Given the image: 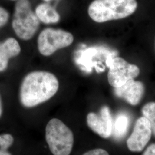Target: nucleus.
I'll return each instance as SVG.
<instances>
[{
    "label": "nucleus",
    "mask_w": 155,
    "mask_h": 155,
    "mask_svg": "<svg viewBox=\"0 0 155 155\" xmlns=\"http://www.w3.org/2000/svg\"><path fill=\"white\" fill-rule=\"evenodd\" d=\"M45 1H46V2H48V1H50L51 0H44Z\"/></svg>",
    "instance_id": "aec40b11"
},
{
    "label": "nucleus",
    "mask_w": 155,
    "mask_h": 155,
    "mask_svg": "<svg viewBox=\"0 0 155 155\" xmlns=\"http://www.w3.org/2000/svg\"><path fill=\"white\" fill-rule=\"evenodd\" d=\"M145 93L143 83L135 81L133 79L128 81L122 86L114 88V94L117 97L125 100L131 105H138Z\"/></svg>",
    "instance_id": "1a4fd4ad"
},
{
    "label": "nucleus",
    "mask_w": 155,
    "mask_h": 155,
    "mask_svg": "<svg viewBox=\"0 0 155 155\" xmlns=\"http://www.w3.org/2000/svg\"><path fill=\"white\" fill-rule=\"evenodd\" d=\"M74 36L71 33L61 29L47 28L39 35L38 49L43 55L50 56L56 51L71 45Z\"/></svg>",
    "instance_id": "39448f33"
},
{
    "label": "nucleus",
    "mask_w": 155,
    "mask_h": 155,
    "mask_svg": "<svg viewBox=\"0 0 155 155\" xmlns=\"http://www.w3.org/2000/svg\"><path fill=\"white\" fill-rule=\"evenodd\" d=\"M12 1H16V0H12Z\"/></svg>",
    "instance_id": "412c9836"
},
{
    "label": "nucleus",
    "mask_w": 155,
    "mask_h": 155,
    "mask_svg": "<svg viewBox=\"0 0 155 155\" xmlns=\"http://www.w3.org/2000/svg\"><path fill=\"white\" fill-rule=\"evenodd\" d=\"M20 51V46L14 38H9L0 44V71L5 70L9 59L18 55Z\"/></svg>",
    "instance_id": "9d476101"
},
{
    "label": "nucleus",
    "mask_w": 155,
    "mask_h": 155,
    "mask_svg": "<svg viewBox=\"0 0 155 155\" xmlns=\"http://www.w3.org/2000/svg\"><path fill=\"white\" fill-rule=\"evenodd\" d=\"M9 18L8 12L5 9L0 7V27L5 25Z\"/></svg>",
    "instance_id": "2eb2a0df"
},
{
    "label": "nucleus",
    "mask_w": 155,
    "mask_h": 155,
    "mask_svg": "<svg viewBox=\"0 0 155 155\" xmlns=\"http://www.w3.org/2000/svg\"><path fill=\"white\" fill-rule=\"evenodd\" d=\"M109 66L107 79L114 88L120 87L128 81L137 77L140 72L139 67L129 63L121 57L111 59Z\"/></svg>",
    "instance_id": "423d86ee"
},
{
    "label": "nucleus",
    "mask_w": 155,
    "mask_h": 155,
    "mask_svg": "<svg viewBox=\"0 0 155 155\" xmlns=\"http://www.w3.org/2000/svg\"><path fill=\"white\" fill-rule=\"evenodd\" d=\"M39 18L31 9L29 0H17L12 27L17 36L24 40L31 39L39 28Z\"/></svg>",
    "instance_id": "20e7f679"
},
{
    "label": "nucleus",
    "mask_w": 155,
    "mask_h": 155,
    "mask_svg": "<svg viewBox=\"0 0 155 155\" xmlns=\"http://www.w3.org/2000/svg\"><path fill=\"white\" fill-rule=\"evenodd\" d=\"M0 155H11L10 153H9L7 150H4L0 148Z\"/></svg>",
    "instance_id": "a211bd4d"
},
{
    "label": "nucleus",
    "mask_w": 155,
    "mask_h": 155,
    "mask_svg": "<svg viewBox=\"0 0 155 155\" xmlns=\"http://www.w3.org/2000/svg\"><path fill=\"white\" fill-rule=\"evenodd\" d=\"M137 8L136 0H94L90 5L88 13L97 22H104L126 18Z\"/></svg>",
    "instance_id": "f03ea898"
},
{
    "label": "nucleus",
    "mask_w": 155,
    "mask_h": 155,
    "mask_svg": "<svg viewBox=\"0 0 155 155\" xmlns=\"http://www.w3.org/2000/svg\"><path fill=\"white\" fill-rule=\"evenodd\" d=\"M141 111L144 117L150 121L152 132L155 136V102L146 104L143 107Z\"/></svg>",
    "instance_id": "ddd939ff"
},
{
    "label": "nucleus",
    "mask_w": 155,
    "mask_h": 155,
    "mask_svg": "<svg viewBox=\"0 0 155 155\" xmlns=\"http://www.w3.org/2000/svg\"><path fill=\"white\" fill-rule=\"evenodd\" d=\"M83 155H109V154L106 150L98 148L90 150L88 152L84 153Z\"/></svg>",
    "instance_id": "dca6fc26"
},
{
    "label": "nucleus",
    "mask_w": 155,
    "mask_h": 155,
    "mask_svg": "<svg viewBox=\"0 0 155 155\" xmlns=\"http://www.w3.org/2000/svg\"><path fill=\"white\" fill-rule=\"evenodd\" d=\"M152 133L148 120L144 116L140 117L135 123L132 133L127 140L128 149L133 152L142 151L151 138Z\"/></svg>",
    "instance_id": "0eeeda50"
},
{
    "label": "nucleus",
    "mask_w": 155,
    "mask_h": 155,
    "mask_svg": "<svg viewBox=\"0 0 155 155\" xmlns=\"http://www.w3.org/2000/svg\"><path fill=\"white\" fill-rule=\"evenodd\" d=\"M14 139L10 134H3L0 135V148L4 150L8 149L13 143Z\"/></svg>",
    "instance_id": "4468645a"
},
{
    "label": "nucleus",
    "mask_w": 155,
    "mask_h": 155,
    "mask_svg": "<svg viewBox=\"0 0 155 155\" xmlns=\"http://www.w3.org/2000/svg\"><path fill=\"white\" fill-rule=\"evenodd\" d=\"M45 139L54 155H70L72 151L74 137L70 128L57 118L48 122L45 128Z\"/></svg>",
    "instance_id": "7ed1b4c3"
},
{
    "label": "nucleus",
    "mask_w": 155,
    "mask_h": 155,
    "mask_svg": "<svg viewBox=\"0 0 155 155\" xmlns=\"http://www.w3.org/2000/svg\"><path fill=\"white\" fill-rule=\"evenodd\" d=\"M1 114H2V105H1V101L0 98V117L1 116Z\"/></svg>",
    "instance_id": "6ab92c4d"
},
{
    "label": "nucleus",
    "mask_w": 155,
    "mask_h": 155,
    "mask_svg": "<svg viewBox=\"0 0 155 155\" xmlns=\"http://www.w3.org/2000/svg\"><path fill=\"white\" fill-rule=\"evenodd\" d=\"M143 155H155V144H151L148 147Z\"/></svg>",
    "instance_id": "f3484780"
},
{
    "label": "nucleus",
    "mask_w": 155,
    "mask_h": 155,
    "mask_svg": "<svg viewBox=\"0 0 155 155\" xmlns=\"http://www.w3.org/2000/svg\"><path fill=\"white\" fill-rule=\"evenodd\" d=\"M130 124L129 117L125 113L117 116L113 123L112 135L116 140L122 139L127 134Z\"/></svg>",
    "instance_id": "f8f14e48"
},
{
    "label": "nucleus",
    "mask_w": 155,
    "mask_h": 155,
    "mask_svg": "<svg viewBox=\"0 0 155 155\" xmlns=\"http://www.w3.org/2000/svg\"><path fill=\"white\" fill-rule=\"evenodd\" d=\"M113 123L110 110L106 106L102 107L98 114L91 112L87 116V124L89 127L104 139H108L111 136Z\"/></svg>",
    "instance_id": "6e6552de"
},
{
    "label": "nucleus",
    "mask_w": 155,
    "mask_h": 155,
    "mask_svg": "<svg viewBox=\"0 0 155 155\" xmlns=\"http://www.w3.org/2000/svg\"><path fill=\"white\" fill-rule=\"evenodd\" d=\"M35 14L39 20L45 24L56 23L60 20V16L55 9L48 4H41L38 6Z\"/></svg>",
    "instance_id": "9b49d317"
},
{
    "label": "nucleus",
    "mask_w": 155,
    "mask_h": 155,
    "mask_svg": "<svg viewBox=\"0 0 155 155\" xmlns=\"http://www.w3.org/2000/svg\"><path fill=\"white\" fill-rule=\"evenodd\" d=\"M58 89L59 82L54 74L45 71L31 72L22 81L20 101L26 107H35L51 99Z\"/></svg>",
    "instance_id": "f257e3e1"
}]
</instances>
